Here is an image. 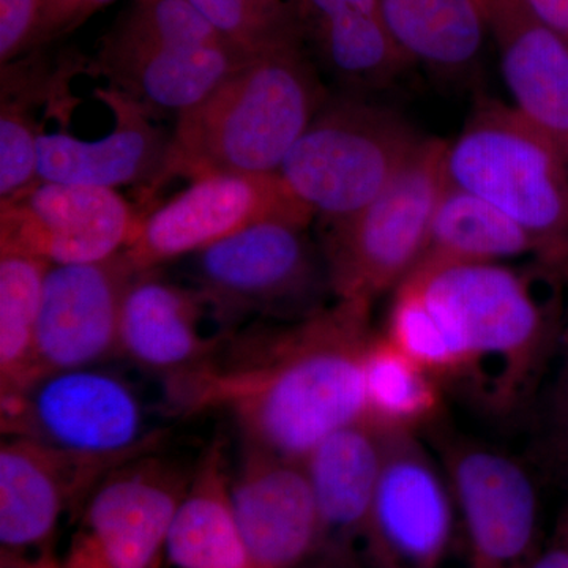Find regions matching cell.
I'll return each mask as SVG.
<instances>
[{
  "label": "cell",
  "instance_id": "d6986e66",
  "mask_svg": "<svg viewBox=\"0 0 568 568\" xmlns=\"http://www.w3.org/2000/svg\"><path fill=\"white\" fill-rule=\"evenodd\" d=\"M515 106L568 156V44L530 0H474Z\"/></svg>",
  "mask_w": 568,
  "mask_h": 568
},
{
  "label": "cell",
  "instance_id": "8fae6325",
  "mask_svg": "<svg viewBox=\"0 0 568 568\" xmlns=\"http://www.w3.org/2000/svg\"><path fill=\"white\" fill-rule=\"evenodd\" d=\"M142 215L112 189L50 181L0 200V252L89 264L123 252Z\"/></svg>",
  "mask_w": 568,
  "mask_h": 568
},
{
  "label": "cell",
  "instance_id": "cb8c5ba5",
  "mask_svg": "<svg viewBox=\"0 0 568 568\" xmlns=\"http://www.w3.org/2000/svg\"><path fill=\"white\" fill-rule=\"evenodd\" d=\"M523 254L536 256V248L517 223L476 194L447 182L417 267L504 263Z\"/></svg>",
  "mask_w": 568,
  "mask_h": 568
},
{
  "label": "cell",
  "instance_id": "7a4b0ae2",
  "mask_svg": "<svg viewBox=\"0 0 568 568\" xmlns=\"http://www.w3.org/2000/svg\"><path fill=\"white\" fill-rule=\"evenodd\" d=\"M405 286L432 313L455 381L481 409L507 417L528 405L566 325L568 282L555 268L503 263L418 265Z\"/></svg>",
  "mask_w": 568,
  "mask_h": 568
},
{
  "label": "cell",
  "instance_id": "52a82bcc",
  "mask_svg": "<svg viewBox=\"0 0 568 568\" xmlns=\"http://www.w3.org/2000/svg\"><path fill=\"white\" fill-rule=\"evenodd\" d=\"M422 140L398 112L331 93L278 174L321 222L345 219L386 189Z\"/></svg>",
  "mask_w": 568,
  "mask_h": 568
},
{
  "label": "cell",
  "instance_id": "44dd1931",
  "mask_svg": "<svg viewBox=\"0 0 568 568\" xmlns=\"http://www.w3.org/2000/svg\"><path fill=\"white\" fill-rule=\"evenodd\" d=\"M152 112L132 97L123 103L118 125L92 141L62 132H40V181L112 189L155 178L171 134L153 125Z\"/></svg>",
  "mask_w": 568,
  "mask_h": 568
},
{
  "label": "cell",
  "instance_id": "6da1fadb",
  "mask_svg": "<svg viewBox=\"0 0 568 568\" xmlns=\"http://www.w3.org/2000/svg\"><path fill=\"white\" fill-rule=\"evenodd\" d=\"M372 306L336 301L294 321L235 328L205 364L164 379L178 416L220 413L242 446L304 462L325 437L365 418Z\"/></svg>",
  "mask_w": 568,
  "mask_h": 568
},
{
  "label": "cell",
  "instance_id": "603a6c76",
  "mask_svg": "<svg viewBox=\"0 0 568 568\" xmlns=\"http://www.w3.org/2000/svg\"><path fill=\"white\" fill-rule=\"evenodd\" d=\"M399 50L410 63L440 74L473 69L487 37L474 0H377Z\"/></svg>",
  "mask_w": 568,
  "mask_h": 568
},
{
  "label": "cell",
  "instance_id": "ac0fdd59",
  "mask_svg": "<svg viewBox=\"0 0 568 568\" xmlns=\"http://www.w3.org/2000/svg\"><path fill=\"white\" fill-rule=\"evenodd\" d=\"M256 55L230 41H121L106 37L95 70L153 112L181 115L207 99Z\"/></svg>",
  "mask_w": 568,
  "mask_h": 568
},
{
  "label": "cell",
  "instance_id": "d4e9b609",
  "mask_svg": "<svg viewBox=\"0 0 568 568\" xmlns=\"http://www.w3.org/2000/svg\"><path fill=\"white\" fill-rule=\"evenodd\" d=\"M304 39L342 92L365 95L386 88L410 65L379 10L339 14L313 26Z\"/></svg>",
  "mask_w": 568,
  "mask_h": 568
},
{
  "label": "cell",
  "instance_id": "3957f363",
  "mask_svg": "<svg viewBox=\"0 0 568 568\" xmlns=\"http://www.w3.org/2000/svg\"><path fill=\"white\" fill-rule=\"evenodd\" d=\"M328 95L305 43L256 55L179 115L148 192L173 178L278 173Z\"/></svg>",
  "mask_w": 568,
  "mask_h": 568
},
{
  "label": "cell",
  "instance_id": "836d02e7",
  "mask_svg": "<svg viewBox=\"0 0 568 568\" xmlns=\"http://www.w3.org/2000/svg\"><path fill=\"white\" fill-rule=\"evenodd\" d=\"M545 458L559 480L568 485V435L549 436Z\"/></svg>",
  "mask_w": 568,
  "mask_h": 568
},
{
  "label": "cell",
  "instance_id": "4fadbf2b",
  "mask_svg": "<svg viewBox=\"0 0 568 568\" xmlns=\"http://www.w3.org/2000/svg\"><path fill=\"white\" fill-rule=\"evenodd\" d=\"M455 499L414 433L387 432L368 548L390 568H439L454 536Z\"/></svg>",
  "mask_w": 568,
  "mask_h": 568
},
{
  "label": "cell",
  "instance_id": "484cf974",
  "mask_svg": "<svg viewBox=\"0 0 568 568\" xmlns=\"http://www.w3.org/2000/svg\"><path fill=\"white\" fill-rule=\"evenodd\" d=\"M440 381L384 334H373L364 362L365 418L394 433H414L437 416Z\"/></svg>",
  "mask_w": 568,
  "mask_h": 568
},
{
  "label": "cell",
  "instance_id": "9c48e42d",
  "mask_svg": "<svg viewBox=\"0 0 568 568\" xmlns=\"http://www.w3.org/2000/svg\"><path fill=\"white\" fill-rule=\"evenodd\" d=\"M155 452L114 467L85 497L61 568L164 567L168 534L193 470Z\"/></svg>",
  "mask_w": 568,
  "mask_h": 568
},
{
  "label": "cell",
  "instance_id": "5bb4252c",
  "mask_svg": "<svg viewBox=\"0 0 568 568\" xmlns=\"http://www.w3.org/2000/svg\"><path fill=\"white\" fill-rule=\"evenodd\" d=\"M138 274L125 252L99 263L51 264L44 278L32 379L43 373L103 365L121 355L123 301Z\"/></svg>",
  "mask_w": 568,
  "mask_h": 568
},
{
  "label": "cell",
  "instance_id": "4dcf8cb0",
  "mask_svg": "<svg viewBox=\"0 0 568 568\" xmlns=\"http://www.w3.org/2000/svg\"><path fill=\"white\" fill-rule=\"evenodd\" d=\"M111 2L114 0H44L36 50L80 28L95 11Z\"/></svg>",
  "mask_w": 568,
  "mask_h": 568
},
{
  "label": "cell",
  "instance_id": "9a60e30c",
  "mask_svg": "<svg viewBox=\"0 0 568 568\" xmlns=\"http://www.w3.org/2000/svg\"><path fill=\"white\" fill-rule=\"evenodd\" d=\"M112 469L29 437L7 436L0 447L2 558L52 555V538L63 515L82 506Z\"/></svg>",
  "mask_w": 568,
  "mask_h": 568
},
{
  "label": "cell",
  "instance_id": "2e32d148",
  "mask_svg": "<svg viewBox=\"0 0 568 568\" xmlns=\"http://www.w3.org/2000/svg\"><path fill=\"white\" fill-rule=\"evenodd\" d=\"M230 495L253 568H298L320 551L323 530L304 463L242 446Z\"/></svg>",
  "mask_w": 568,
  "mask_h": 568
},
{
  "label": "cell",
  "instance_id": "d590c367",
  "mask_svg": "<svg viewBox=\"0 0 568 568\" xmlns=\"http://www.w3.org/2000/svg\"><path fill=\"white\" fill-rule=\"evenodd\" d=\"M298 568H349V559L320 549L312 559L306 560Z\"/></svg>",
  "mask_w": 568,
  "mask_h": 568
},
{
  "label": "cell",
  "instance_id": "8992f818",
  "mask_svg": "<svg viewBox=\"0 0 568 568\" xmlns=\"http://www.w3.org/2000/svg\"><path fill=\"white\" fill-rule=\"evenodd\" d=\"M447 144L424 138L375 200L345 219L323 222L321 252L336 301L373 306L413 274L446 190Z\"/></svg>",
  "mask_w": 568,
  "mask_h": 568
},
{
  "label": "cell",
  "instance_id": "ffe728a7",
  "mask_svg": "<svg viewBox=\"0 0 568 568\" xmlns=\"http://www.w3.org/2000/svg\"><path fill=\"white\" fill-rule=\"evenodd\" d=\"M386 440V429L361 418L325 437L302 462L320 514L324 551L351 559L355 545L368 547Z\"/></svg>",
  "mask_w": 568,
  "mask_h": 568
},
{
  "label": "cell",
  "instance_id": "e0dca14e",
  "mask_svg": "<svg viewBox=\"0 0 568 568\" xmlns=\"http://www.w3.org/2000/svg\"><path fill=\"white\" fill-rule=\"evenodd\" d=\"M155 272H141L126 291L119 351L133 365L171 379L205 364L230 334L209 328L223 324L196 287Z\"/></svg>",
  "mask_w": 568,
  "mask_h": 568
},
{
  "label": "cell",
  "instance_id": "30bf717a",
  "mask_svg": "<svg viewBox=\"0 0 568 568\" xmlns=\"http://www.w3.org/2000/svg\"><path fill=\"white\" fill-rule=\"evenodd\" d=\"M315 213L278 173L213 174L193 181L151 215L125 252L136 272L193 256L254 224L293 222L310 226Z\"/></svg>",
  "mask_w": 568,
  "mask_h": 568
},
{
  "label": "cell",
  "instance_id": "74e56055",
  "mask_svg": "<svg viewBox=\"0 0 568 568\" xmlns=\"http://www.w3.org/2000/svg\"><path fill=\"white\" fill-rule=\"evenodd\" d=\"M261 2H271V3H291V0H261Z\"/></svg>",
  "mask_w": 568,
  "mask_h": 568
},
{
  "label": "cell",
  "instance_id": "7c38bea8",
  "mask_svg": "<svg viewBox=\"0 0 568 568\" xmlns=\"http://www.w3.org/2000/svg\"><path fill=\"white\" fill-rule=\"evenodd\" d=\"M444 465L465 526L469 568H528L538 552L540 521L529 470L476 443L448 444Z\"/></svg>",
  "mask_w": 568,
  "mask_h": 568
},
{
  "label": "cell",
  "instance_id": "5b68a950",
  "mask_svg": "<svg viewBox=\"0 0 568 568\" xmlns=\"http://www.w3.org/2000/svg\"><path fill=\"white\" fill-rule=\"evenodd\" d=\"M0 396L3 435L108 467L155 452L164 437L140 388L106 364L43 373Z\"/></svg>",
  "mask_w": 568,
  "mask_h": 568
},
{
  "label": "cell",
  "instance_id": "7402d4cb",
  "mask_svg": "<svg viewBox=\"0 0 568 568\" xmlns=\"http://www.w3.org/2000/svg\"><path fill=\"white\" fill-rule=\"evenodd\" d=\"M222 443H215L193 470L168 534L166 568H253L235 519Z\"/></svg>",
  "mask_w": 568,
  "mask_h": 568
},
{
  "label": "cell",
  "instance_id": "ba28073f",
  "mask_svg": "<svg viewBox=\"0 0 568 568\" xmlns=\"http://www.w3.org/2000/svg\"><path fill=\"white\" fill-rule=\"evenodd\" d=\"M293 222L254 224L193 254V282L227 332L248 317L301 320L332 293L321 246Z\"/></svg>",
  "mask_w": 568,
  "mask_h": 568
},
{
  "label": "cell",
  "instance_id": "83f0119b",
  "mask_svg": "<svg viewBox=\"0 0 568 568\" xmlns=\"http://www.w3.org/2000/svg\"><path fill=\"white\" fill-rule=\"evenodd\" d=\"M44 80L31 62L2 65L0 102V200L39 181L40 126L32 108L43 102Z\"/></svg>",
  "mask_w": 568,
  "mask_h": 568
},
{
  "label": "cell",
  "instance_id": "4316f807",
  "mask_svg": "<svg viewBox=\"0 0 568 568\" xmlns=\"http://www.w3.org/2000/svg\"><path fill=\"white\" fill-rule=\"evenodd\" d=\"M50 263L31 254L0 252V392L36 376L37 327Z\"/></svg>",
  "mask_w": 568,
  "mask_h": 568
},
{
  "label": "cell",
  "instance_id": "277c9868",
  "mask_svg": "<svg viewBox=\"0 0 568 568\" xmlns=\"http://www.w3.org/2000/svg\"><path fill=\"white\" fill-rule=\"evenodd\" d=\"M447 182L518 224L538 263L568 282V156L517 106L480 100L448 142Z\"/></svg>",
  "mask_w": 568,
  "mask_h": 568
},
{
  "label": "cell",
  "instance_id": "1f68e13d",
  "mask_svg": "<svg viewBox=\"0 0 568 568\" xmlns=\"http://www.w3.org/2000/svg\"><path fill=\"white\" fill-rule=\"evenodd\" d=\"M558 354L560 365L551 399V435H568V310Z\"/></svg>",
  "mask_w": 568,
  "mask_h": 568
},
{
  "label": "cell",
  "instance_id": "f1b7e54d",
  "mask_svg": "<svg viewBox=\"0 0 568 568\" xmlns=\"http://www.w3.org/2000/svg\"><path fill=\"white\" fill-rule=\"evenodd\" d=\"M213 29L250 55L305 43L291 3L261 0H192Z\"/></svg>",
  "mask_w": 568,
  "mask_h": 568
},
{
  "label": "cell",
  "instance_id": "f546056e",
  "mask_svg": "<svg viewBox=\"0 0 568 568\" xmlns=\"http://www.w3.org/2000/svg\"><path fill=\"white\" fill-rule=\"evenodd\" d=\"M44 0H0V62L36 50Z\"/></svg>",
  "mask_w": 568,
  "mask_h": 568
},
{
  "label": "cell",
  "instance_id": "8d00e7d4",
  "mask_svg": "<svg viewBox=\"0 0 568 568\" xmlns=\"http://www.w3.org/2000/svg\"><path fill=\"white\" fill-rule=\"evenodd\" d=\"M2 568H61V562L52 555L36 559L2 558Z\"/></svg>",
  "mask_w": 568,
  "mask_h": 568
},
{
  "label": "cell",
  "instance_id": "d6a6232c",
  "mask_svg": "<svg viewBox=\"0 0 568 568\" xmlns=\"http://www.w3.org/2000/svg\"><path fill=\"white\" fill-rule=\"evenodd\" d=\"M538 17L568 44V0H530Z\"/></svg>",
  "mask_w": 568,
  "mask_h": 568
},
{
  "label": "cell",
  "instance_id": "e575fe53",
  "mask_svg": "<svg viewBox=\"0 0 568 568\" xmlns=\"http://www.w3.org/2000/svg\"><path fill=\"white\" fill-rule=\"evenodd\" d=\"M528 568H568V537L548 548L538 549Z\"/></svg>",
  "mask_w": 568,
  "mask_h": 568
}]
</instances>
